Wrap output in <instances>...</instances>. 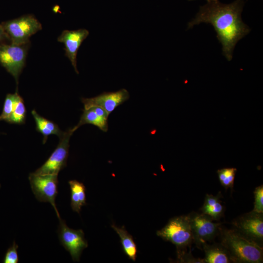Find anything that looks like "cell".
Returning <instances> with one entry per match:
<instances>
[{
  "instance_id": "cell-15",
  "label": "cell",
  "mask_w": 263,
  "mask_h": 263,
  "mask_svg": "<svg viewBox=\"0 0 263 263\" xmlns=\"http://www.w3.org/2000/svg\"><path fill=\"white\" fill-rule=\"evenodd\" d=\"M31 113L36 122V130L43 136V144L46 143L48 137L51 135H56L59 138L62 136L63 132L56 123L40 115L35 110L31 111Z\"/></svg>"
},
{
  "instance_id": "cell-2",
  "label": "cell",
  "mask_w": 263,
  "mask_h": 263,
  "mask_svg": "<svg viewBox=\"0 0 263 263\" xmlns=\"http://www.w3.org/2000/svg\"><path fill=\"white\" fill-rule=\"evenodd\" d=\"M219 234L220 243L228 251L233 263H263V247L243 237L234 229L220 227Z\"/></svg>"
},
{
  "instance_id": "cell-7",
  "label": "cell",
  "mask_w": 263,
  "mask_h": 263,
  "mask_svg": "<svg viewBox=\"0 0 263 263\" xmlns=\"http://www.w3.org/2000/svg\"><path fill=\"white\" fill-rule=\"evenodd\" d=\"M191 229L193 243L202 249V245L212 241L219 234L221 224L203 213L192 212L187 215Z\"/></svg>"
},
{
  "instance_id": "cell-14",
  "label": "cell",
  "mask_w": 263,
  "mask_h": 263,
  "mask_svg": "<svg viewBox=\"0 0 263 263\" xmlns=\"http://www.w3.org/2000/svg\"><path fill=\"white\" fill-rule=\"evenodd\" d=\"M222 197L221 192L215 196L207 194L204 204L200 209L201 212L214 221H219L223 216L225 211L221 200Z\"/></svg>"
},
{
  "instance_id": "cell-4",
  "label": "cell",
  "mask_w": 263,
  "mask_h": 263,
  "mask_svg": "<svg viewBox=\"0 0 263 263\" xmlns=\"http://www.w3.org/2000/svg\"><path fill=\"white\" fill-rule=\"evenodd\" d=\"M10 42L14 44L30 42L32 36L42 29L40 22L32 15H26L1 23Z\"/></svg>"
},
{
  "instance_id": "cell-25",
  "label": "cell",
  "mask_w": 263,
  "mask_h": 263,
  "mask_svg": "<svg viewBox=\"0 0 263 263\" xmlns=\"http://www.w3.org/2000/svg\"><path fill=\"white\" fill-rule=\"evenodd\" d=\"M9 43H10L9 38L0 24V45Z\"/></svg>"
},
{
  "instance_id": "cell-10",
  "label": "cell",
  "mask_w": 263,
  "mask_h": 263,
  "mask_svg": "<svg viewBox=\"0 0 263 263\" xmlns=\"http://www.w3.org/2000/svg\"><path fill=\"white\" fill-rule=\"evenodd\" d=\"M58 235L60 243L70 254L74 262H79L83 250L88 246L82 229H73L69 227L64 220L59 219Z\"/></svg>"
},
{
  "instance_id": "cell-13",
  "label": "cell",
  "mask_w": 263,
  "mask_h": 263,
  "mask_svg": "<svg viewBox=\"0 0 263 263\" xmlns=\"http://www.w3.org/2000/svg\"><path fill=\"white\" fill-rule=\"evenodd\" d=\"M202 249L205 253V263H233L228 251L220 243L211 244L205 243Z\"/></svg>"
},
{
  "instance_id": "cell-19",
  "label": "cell",
  "mask_w": 263,
  "mask_h": 263,
  "mask_svg": "<svg viewBox=\"0 0 263 263\" xmlns=\"http://www.w3.org/2000/svg\"><path fill=\"white\" fill-rule=\"evenodd\" d=\"M26 117V109L22 97L18 98L14 110L7 121L9 124H23Z\"/></svg>"
},
{
  "instance_id": "cell-21",
  "label": "cell",
  "mask_w": 263,
  "mask_h": 263,
  "mask_svg": "<svg viewBox=\"0 0 263 263\" xmlns=\"http://www.w3.org/2000/svg\"><path fill=\"white\" fill-rule=\"evenodd\" d=\"M19 95V94L17 91L14 94H6L3 103L2 112L0 114V121H4L7 122L14 110Z\"/></svg>"
},
{
  "instance_id": "cell-22",
  "label": "cell",
  "mask_w": 263,
  "mask_h": 263,
  "mask_svg": "<svg viewBox=\"0 0 263 263\" xmlns=\"http://www.w3.org/2000/svg\"><path fill=\"white\" fill-rule=\"evenodd\" d=\"M18 247V245L16 244L15 242H13L12 245L7 249L2 263H18L19 262Z\"/></svg>"
},
{
  "instance_id": "cell-9",
  "label": "cell",
  "mask_w": 263,
  "mask_h": 263,
  "mask_svg": "<svg viewBox=\"0 0 263 263\" xmlns=\"http://www.w3.org/2000/svg\"><path fill=\"white\" fill-rule=\"evenodd\" d=\"M75 131L70 128L63 132L59 142L46 162L34 173L36 174H57L67 165L69 154V141Z\"/></svg>"
},
{
  "instance_id": "cell-24",
  "label": "cell",
  "mask_w": 263,
  "mask_h": 263,
  "mask_svg": "<svg viewBox=\"0 0 263 263\" xmlns=\"http://www.w3.org/2000/svg\"><path fill=\"white\" fill-rule=\"evenodd\" d=\"M178 263H205L204 259L195 258L191 253V251L187 252L180 258L177 259Z\"/></svg>"
},
{
  "instance_id": "cell-6",
  "label": "cell",
  "mask_w": 263,
  "mask_h": 263,
  "mask_svg": "<svg viewBox=\"0 0 263 263\" xmlns=\"http://www.w3.org/2000/svg\"><path fill=\"white\" fill-rule=\"evenodd\" d=\"M57 174H36L30 173L28 179L32 190L36 199L41 202H48L54 209L56 216L60 218L56 204L58 193Z\"/></svg>"
},
{
  "instance_id": "cell-23",
  "label": "cell",
  "mask_w": 263,
  "mask_h": 263,
  "mask_svg": "<svg viewBox=\"0 0 263 263\" xmlns=\"http://www.w3.org/2000/svg\"><path fill=\"white\" fill-rule=\"evenodd\" d=\"M254 204L253 211L263 213V186L262 185L255 188L254 192Z\"/></svg>"
},
{
  "instance_id": "cell-3",
  "label": "cell",
  "mask_w": 263,
  "mask_h": 263,
  "mask_svg": "<svg viewBox=\"0 0 263 263\" xmlns=\"http://www.w3.org/2000/svg\"><path fill=\"white\" fill-rule=\"evenodd\" d=\"M158 236L176 247L177 259L188 252L193 243V236L187 215L174 217L156 232Z\"/></svg>"
},
{
  "instance_id": "cell-26",
  "label": "cell",
  "mask_w": 263,
  "mask_h": 263,
  "mask_svg": "<svg viewBox=\"0 0 263 263\" xmlns=\"http://www.w3.org/2000/svg\"><path fill=\"white\" fill-rule=\"evenodd\" d=\"M188 1H194V0H188Z\"/></svg>"
},
{
  "instance_id": "cell-16",
  "label": "cell",
  "mask_w": 263,
  "mask_h": 263,
  "mask_svg": "<svg viewBox=\"0 0 263 263\" xmlns=\"http://www.w3.org/2000/svg\"><path fill=\"white\" fill-rule=\"evenodd\" d=\"M69 184L71 189V207L74 211L79 214L81 207L86 205V188L82 183L76 180H70Z\"/></svg>"
},
{
  "instance_id": "cell-8",
  "label": "cell",
  "mask_w": 263,
  "mask_h": 263,
  "mask_svg": "<svg viewBox=\"0 0 263 263\" xmlns=\"http://www.w3.org/2000/svg\"><path fill=\"white\" fill-rule=\"evenodd\" d=\"M232 225L240 234L263 247V213L253 210L246 213L235 219Z\"/></svg>"
},
{
  "instance_id": "cell-20",
  "label": "cell",
  "mask_w": 263,
  "mask_h": 263,
  "mask_svg": "<svg viewBox=\"0 0 263 263\" xmlns=\"http://www.w3.org/2000/svg\"><path fill=\"white\" fill-rule=\"evenodd\" d=\"M237 169L235 168H226L217 170V173L221 185L225 189L232 190Z\"/></svg>"
},
{
  "instance_id": "cell-27",
  "label": "cell",
  "mask_w": 263,
  "mask_h": 263,
  "mask_svg": "<svg viewBox=\"0 0 263 263\" xmlns=\"http://www.w3.org/2000/svg\"><path fill=\"white\" fill-rule=\"evenodd\" d=\"M0 187H1V186H0Z\"/></svg>"
},
{
  "instance_id": "cell-1",
  "label": "cell",
  "mask_w": 263,
  "mask_h": 263,
  "mask_svg": "<svg viewBox=\"0 0 263 263\" xmlns=\"http://www.w3.org/2000/svg\"><path fill=\"white\" fill-rule=\"evenodd\" d=\"M206 1L188 22L187 29H191L201 23L211 25L221 44L223 56L230 61L238 42L251 30L242 17L244 0H234L229 3H222L219 0Z\"/></svg>"
},
{
  "instance_id": "cell-12",
  "label": "cell",
  "mask_w": 263,
  "mask_h": 263,
  "mask_svg": "<svg viewBox=\"0 0 263 263\" xmlns=\"http://www.w3.org/2000/svg\"><path fill=\"white\" fill-rule=\"evenodd\" d=\"M89 34V32L85 29L65 30L57 38V41L64 44L65 56L71 61L77 74L79 73L77 69L76 60L78 50Z\"/></svg>"
},
{
  "instance_id": "cell-17",
  "label": "cell",
  "mask_w": 263,
  "mask_h": 263,
  "mask_svg": "<svg viewBox=\"0 0 263 263\" xmlns=\"http://www.w3.org/2000/svg\"><path fill=\"white\" fill-rule=\"evenodd\" d=\"M87 124L96 126L103 132H106L108 130V119L98 115L92 108L84 109L79 122L73 128L75 131L81 126Z\"/></svg>"
},
{
  "instance_id": "cell-18",
  "label": "cell",
  "mask_w": 263,
  "mask_h": 263,
  "mask_svg": "<svg viewBox=\"0 0 263 263\" xmlns=\"http://www.w3.org/2000/svg\"><path fill=\"white\" fill-rule=\"evenodd\" d=\"M112 227L119 235L124 253L129 259L135 261L137 250L132 236L128 232L124 226L118 227L112 225Z\"/></svg>"
},
{
  "instance_id": "cell-11",
  "label": "cell",
  "mask_w": 263,
  "mask_h": 263,
  "mask_svg": "<svg viewBox=\"0 0 263 263\" xmlns=\"http://www.w3.org/2000/svg\"><path fill=\"white\" fill-rule=\"evenodd\" d=\"M128 91L122 89L114 92H104L92 98H82L81 102L84 109L92 107H99L105 110L110 114L116 108L129 99Z\"/></svg>"
},
{
  "instance_id": "cell-5",
  "label": "cell",
  "mask_w": 263,
  "mask_h": 263,
  "mask_svg": "<svg viewBox=\"0 0 263 263\" xmlns=\"http://www.w3.org/2000/svg\"><path fill=\"white\" fill-rule=\"evenodd\" d=\"M29 46L30 42L0 45V64L13 76L17 85L19 75L25 66Z\"/></svg>"
}]
</instances>
